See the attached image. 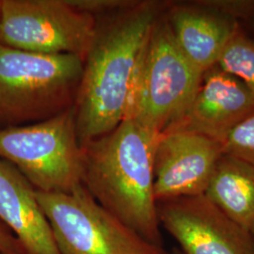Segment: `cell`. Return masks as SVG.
Wrapping results in <instances>:
<instances>
[{"mask_svg":"<svg viewBox=\"0 0 254 254\" xmlns=\"http://www.w3.org/2000/svg\"><path fill=\"white\" fill-rule=\"evenodd\" d=\"M160 15L158 4L145 2L97 19L73 106L80 145L109 134L126 119L146 44Z\"/></svg>","mask_w":254,"mask_h":254,"instance_id":"1","label":"cell"},{"mask_svg":"<svg viewBox=\"0 0 254 254\" xmlns=\"http://www.w3.org/2000/svg\"><path fill=\"white\" fill-rule=\"evenodd\" d=\"M158 133L132 119L81 145L82 185L113 217L164 249L154 192Z\"/></svg>","mask_w":254,"mask_h":254,"instance_id":"2","label":"cell"},{"mask_svg":"<svg viewBox=\"0 0 254 254\" xmlns=\"http://www.w3.org/2000/svg\"><path fill=\"white\" fill-rule=\"evenodd\" d=\"M83 60L0 45V128L35 124L74 106Z\"/></svg>","mask_w":254,"mask_h":254,"instance_id":"3","label":"cell"},{"mask_svg":"<svg viewBox=\"0 0 254 254\" xmlns=\"http://www.w3.org/2000/svg\"><path fill=\"white\" fill-rule=\"evenodd\" d=\"M202 76L182 52L167 17L160 15L146 44L126 119L158 134L169 131L186 116Z\"/></svg>","mask_w":254,"mask_h":254,"instance_id":"4","label":"cell"},{"mask_svg":"<svg viewBox=\"0 0 254 254\" xmlns=\"http://www.w3.org/2000/svg\"><path fill=\"white\" fill-rule=\"evenodd\" d=\"M0 159L12 164L37 191L73 190L82 184L73 108L43 122L0 128Z\"/></svg>","mask_w":254,"mask_h":254,"instance_id":"5","label":"cell"},{"mask_svg":"<svg viewBox=\"0 0 254 254\" xmlns=\"http://www.w3.org/2000/svg\"><path fill=\"white\" fill-rule=\"evenodd\" d=\"M36 196L61 254H168L113 217L82 184Z\"/></svg>","mask_w":254,"mask_h":254,"instance_id":"6","label":"cell"},{"mask_svg":"<svg viewBox=\"0 0 254 254\" xmlns=\"http://www.w3.org/2000/svg\"><path fill=\"white\" fill-rule=\"evenodd\" d=\"M97 18L67 0H2L0 45L25 52L85 59Z\"/></svg>","mask_w":254,"mask_h":254,"instance_id":"7","label":"cell"},{"mask_svg":"<svg viewBox=\"0 0 254 254\" xmlns=\"http://www.w3.org/2000/svg\"><path fill=\"white\" fill-rule=\"evenodd\" d=\"M157 217L185 254H254V236L203 194L156 202Z\"/></svg>","mask_w":254,"mask_h":254,"instance_id":"8","label":"cell"},{"mask_svg":"<svg viewBox=\"0 0 254 254\" xmlns=\"http://www.w3.org/2000/svg\"><path fill=\"white\" fill-rule=\"evenodd\" d=\"M222 155L220 142L197 133L160 134L154 153L155 201L203 195Z\"/></svg>","mask_w":254,"mask_h":254,"instance_id":"9","label":"cell"},{"mask_svg":"<svg viewBox=\"0 0 254 254\" xmlns=\"http://www.w3.org/2000/svg\"><path fill=\"white\" fill-rule=\"evenodd\" d=\"M253 113L254 92L243 82L214 66L203 74L186 116L169 131L193 132L222 144L230 131Z\"/></svg>","mask_w":254,"mask_h":254,"instance_id":"10","label":"cell"},{"mask_svg":"<svg viewBox=\"0 0 254 254\" xmlns=\"http://www.w3.org/2000/svg\"><path fill=\"white\" fill-rule=\"evenodd\" d=\"M0 221L26 254H61L36 190L18 170L0 159Z\"/></svg>","mask_w":254,"mask_h":254,"instance_id":"11","label":"cell"},{"mask_svg":"<svg viewBox=\"0 0 254 254\" xmlns=\"http://www.w3.org/2000/svg\"><path fill=\"white\" fill-rule=\"evenodd\" d=\"M167 19L182 52L202 74L216 66L237 31L232 19L185 6L172 8Z\"/></svg>","mask_w":254,"mask_h":254,"instance_id":"12","label":"cell"},{"mask_svg":"<svg viewBox=\"0 0 254 254\" xmlns=\"http://www.w3.org/2000/svg\"><path fill=\"white\" fill-rule=\"evenodd\" d=\"M204 195L225 216L254 236V167L223 154Z\"/></svg>","mask_w":254,"mask_h":254,"instance_id":"13","label":"cell"},{"mask_svg":"<svg viewBox=\"0 0 254 254\" xmlns=\"http://www.w3.org/2000/svg\"><path fill=\"white\" fill-rule=\"evenodd\" d=\"M216 66L243 82L254 93V42L236 31L219 56Z\"/></svg>","mask_w":254,"mask_h":254,"instance_id":"14","label":"cell"},{"mask_svg":"<svg viewBox=\"0 0 254 254\" xmlns=\"http://www.w3.org/2000/svg\"><path fill=\"white\" fill-rule=\"evenodd\" d=\"M222 152L254 167V113L230 131L222 141Z\"/></svg>","mask_w":254,"mask_h":254,"instance_id":"15","label":"cell"},{"mask_svg":"<svg viewBox=\"0 0 254 254\" xmlns=\"http://www.w3.org/2000/svg\"><path fill=\"white\" fill-rule=\"evenodd\" d=\"M74 9L90 13L95 18L97 15H108L125 9L134 2L120 0H67Z\"/></svg>","mask_w":254,"mask_h":254,"instance_id":"16","label":"cell"},{"mask_svg":"<svg viewBox=\"0 0 254 254\" xmlns=\"http://www.w3.org/2000/svg\"><path fill=\"white\" fill-rule=\"evenodd\" d=\"M0 254H26L15 236L0 221Z\"/></svg>","mask_w":254,"mask_h":254,"instance_id":"17","label":"cell"},{"mask_svg":"<svg viewBox=\"0 0 254 254\" xmlns=\"http://www.w3.org/2000/svg\"><path fill=\"white\" fill-rule=\"evenodd\" d=\"M170 254H185L179 248H173L172 253Z\"/></svg>","mask_w":254,"mask_h":254,"instance_id":"18","label":"cell"},{"mask_svg":"<svg viewBox=\"0 0 254 254\" xmlns=\"http://www.w3.org/2000/svg\"><path fill=\"white\" fill-rule=\"evenodd\" d=\"M1 5H2V0H0V10H1Z\"/></svg>","mask_w":254,"mask_h":254,"instance_id":"19","label":"cell"}]
</instances>
